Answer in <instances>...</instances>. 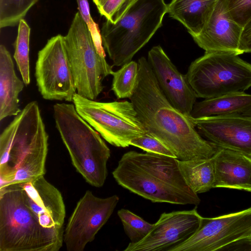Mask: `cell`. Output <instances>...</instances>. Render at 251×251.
Here are the masks:
<instances>
[{
  "label": "cell",
  "instance_id": "20",
  "mask_svg": "<svg viewBox=\"0 0 251 251\" xmlns=\"http://www.w3.org/2000/svg\"><path fill=\"white\" fill-rule=\"evenodd\" d=\"M25 83L17 75L9 51L0 46V120L16 116L21 111L19 96Z\"/></svg>",
  "mask_w": 251,
  "mask_h": 251
},
{
  "label": "cell",
  "instance_id": "8",
  "mask_svg": "<svg viewBox=\"0 0 251 251\" xmlns=\"http://www.w3.org/2000/svg\"><path fill=\"white\" fill-rule=\"evenodd\" d=\"M73 102L79 115L114 146L128 147L147 132L131 101L98 102L76 93Z\"/></svg>",
  "mask_w": 251,
  "mask_h": 251
},
{
  "label": "cell",
  "instance_id": "22",
  "mask_svg": "<svg viewBox=\"0 0 251 251\" xmlns=\"http://www.w3.org/2000/svg\"><path fill=\"white\" fill-rule=\"evenodd\" d=\"M251 108V94L245 92L229 93L195 102L190 117L242 114Z\"/></svg>",
  "mask_w": 251,
  "mask_h": 251
},
{
  "label": "cell",
  "instance_id": "32",
  "mask_svg": "<svg viewBox=\"0 0 251 251\" xmlns=\"http://www.w3.org/2000/svg\"><path fill=\"white\" fill-rule=\"evenodd\" d=\"M218 251H251V235L238 239Z\"/></svg>",
  "mask_w": 251,
  "mask_h": 251
},
{
  "label": "cell",
  "instance_id": "4",
  "mask_svg": "<svg viewBox=\"0 0 251 251\" xmlns=\"http://www.w3.org/2000/svg\"><path fill=\"white\" fill-rule=\"evenodd\" d=\"M63 242L43 227L20 183L0 186V251H58Z\"/></svg>",
  "mask_w": 251,
  "mask_h": 251
},
{
  "label": "cell",
  "instance_id": "10",
  "mask_svg": "<svg viewBox=\"0 0 251 251\" xmlns=\"http://www.w3.org/2000/svg\"><path fill=\"white\" fill-rule=\"evenodd\" d=\"M119 201L116 195L101 198L86 191L77 202L64 231L67 250L83 251L107 222Z\"/></svg>",
  "mask_w": 251,
  "mask_h": 251
},
{
  "label": "cell",
  "instance_id": "25",
  "mask_svg": "<svg viewBox=\"0 0 251 251\" xmlns=\"http://www.w3.org/2000/svg\"><path fill=\"white\" fill-rule=\"evenodd\" d=\"M113 76L112 90L118 99L130 98L133 93L138 75V62L133 61L126 64L116 72Z\"/></svg>",
  "mask_w": 251,
  "mask_h": 251
},
{
  "label": "cell",
  "instance_id": "31",
  "mask_svg": "<svg viewBox=\"0 0 251 251\" xmlns=\"http://www.w3.org/2000/svg\"><path fill=\"white\" fill-rule=\"evenodd\" d=\"M125 1L126 0H104L97 8L101 16L104 17L107 20L111 21Z\"/></svg>",
  "mask_w": 251,
  "mask_h": 251
},
{
  "label": "cell",
  "instance_id": "35",
  "mask_svg": "<svg viewBox=\"0 0 251 251\" xmlns=\"http://www.w3.org/2000/svg\"><path fill=\"white\" fill-rule=\"evenodd\" d=\"M242 114L245 116H247L251 117V108H250L247 111L244 112L243 113H242Z\"/></svg>",
  "mask_w": 251,
  "mask_h": 251
},
{
  "label": "cell",
  "instance_id": "34",
  "mask_svg": "<svg viewBox=\"0 0 251 251\" xmlns=\"http://www.w3.org/2000/svg\"><path fill=\"white\" fill-rule=\"evenodd\" d=\"M103 0H93L94 3L95 4L97 7L101 4Z\"/></svg>",
  "mask_w": 251,
  "mask_h": 251
},
{
  "label": "cell",
  "instance_id": "13",
  "mask_svg": "<svg viewBox=\"0 0 251 251\" xmlns=\"http://www.w3.org/2000/svg\"><path fill=\"white\" fill-rule=\"evenodd\" d=\"M202 217L197 206L189 210L164 212L146 236L129 243L125 251H168L190 238L198 229Z\"/></svg>",
  "mask_w": 251,
  "mask_h": 251
},
{
  "label": "cell",
  "instance_id": "18",
  "mask_svg": "<svg viewBox=\"0 0 251 251\" xmlns=\"http://www.w3.org/2000/svg\"><path fill=\"white\" fill-rule=\"evenodd\" d=\"M212 158L215 176L214 188L251 192V156L220 148Z\"/></svg>",
  "mask_w": 251,
  "mask_h": 251
},
{
  "label": "cell",
  "instance_id": "17",
  "mask_svg": "<svg viewBox=\"0 0 251 251\" xmlns=\"http://www.w3.org/2000/svg\"><path fill=\"white\" fill-rule=\"evenodd\" d=\"M30 207L45 228L64 233L66 210L61 192L44 176L20 183Z\"/></svg>",
  "mask_w": 251,
  "mask_h": 251
},
{
  "label": "cell",
  "instance_id": "19",
  "mask_svg": "<svg viewBox=\"0 0 251 251\" xmlns=\"http://www.w3.org/2000/svg\"><path fill=\"white\" fill-rule=\"evenodd\" d=\"M124 154L160 180L185 192L195 193L186 183L179 169L178 159L176 157L135 151H129Z\"/></svg>",
  "mask_w": 251,
  "mask_h": 251
},
{
  "label": "cell",
  "instance_id": "12",
  "mask_svg": "<svg viewBox=\"0 0 251 251\" xmlns=\"http://www.w3.org/2000/svg\"><path fill=\"white\" fill-rule=\"evenodd\" d=\"M112 175L120 185L152 202L197 206L201 202L197 194L185 192L160 180L124 154Z\"/></svg>",
  "mask_w": 251,
  "mask_h": 251
},
{
  "label": "cell",
  "instance_id": "30",
  "mask_svg": "<svg viewBox=\"0 0 251 251\" xmlns=\"http://www.w3.org/2000/svg\"><path fill=\"white\" fill-rule=\"evenodd\" d=\"M76 2L78 12L87 25L96 46L100 50L104 51L100 32L98 25L91 15L88 0H76Z\"/></svg>",
  "mask_w": 251,
  "mask_h": 251
},
{
  "label": "cell",
  "instance_id": "33",
  "mask_svg": "<svg viewBox=\"0 0 251 251\" xmlns=\"http://www.w3.org/2000/svg\"><path fill=\"white\" fill-rule=\"evenodd\" d=\"M239 50L244 53H251V18L243 27Z\"/></svg>",
  "mask_w": 251,
  "mask_h": 251
},
{
  "label": "cell",
  "instance_id": "29",
  "mask_svg": "<svg viewBox=\"0 0 251 251\" xmlns=\"http://www.w3.org/2000/svg\"><path fill=\"white\" fill-rule=\"evenodd\" d=\"M226 5L231 18L243 27L251 18V0H226Z\"/></svg>",
  "mask_w": 251,
  "mask_h": 251
},
{
  "label": "cell",
  "instance_id": "11",
  "mask_svg": "<svg viewBox=\"0 0 251 251\" xmlns=\"http://www.w3.org/2000/svg\"><path fill=\"white\" fill-rule=\"evenodd\" d=\"M251 235V207L214 218L202 217L196 231L168 251H218L221 248Z\"/></svg>",
  "mask_w": 251,
  "mask_h": 251
},
{
  "label": "cell",
  "instance_id": "14",
  "mask_svg": "<svg viewBox=\"0 0 251 251\" xmlns=\"http://www.w3.org/2000/svg\"><path fill=\"white\" fill-rule=\"evenodd\" d=\"M189 118L199 133L221 148L251 156V117L242 114Z\"/></svg>",
  "mask_w": 251,
  "mask_h": 251
},
{
  "label": "cell",
  "instance_id": "21",
  "mask_svg": "<svg viewBox=\"0 0 251 251\" xmlns=\"http://www.w3.org/2000/svg\"><path fill=\"white\" fill-rule=\"evenodd\" d=\"M218 0H172L167 13L182 24L193 38L202 30Z\"/></svg>",
  "mask_w": 251,
  "mask_h": 251
},
{
  "label": "cell",
  "instance_id": "23",
  "mask_svg": "<svg viewBox=\"0 0 251 251\" xmlns=\"http://www.w3.org/2000/svg\"><path fill=\"white\" fill-rule=\"evenodd\" d=\"M181 173L189 187L196 194L214 188L215 169L212 158L181 161Z\"/></svg>",
  "mask_w": 251,
  "mask_h": 251
},
{
  "label": "cell",
  "instance_id": "2",
  "mask_svg": "<svg viewBox=\"0 0 251 251\" xmlns=\"http://www.w3.org/2000/svg\"><path fill=\"white\" fill-rule=\"evenodd\" d=\"M48 139L38 103L32 101L0 135V186L44 176Z\"/></svg>",
  "mask_w": 251,
  "mask_h": 251
},
{
  "label": "cell",
  "instance_id": "24",
  "mask_svg": "<svg viewBox=\"0 0 251 251\" xmlns=\"http://www.w3.org/2000/svg\"><path fill=\"white\" fill-rule=\"evenodd\" d=\"M30 28L26 22L23 19L18 24L17 36L15 42L13 57L25 85L29 84V40Z\"/></svg>",
  "mask_w": 251,
  "mask_h": 251
},
{
  "label": "cell",
  "instance_id": "5",
  "mask_svg": "<svg viewBox=\"0 0 251 251\" xmlns=\"http://www.w3.org/2000/svg\"><path fill=\"white\" fill-rule=\"evenodd\" d=\"M53 117L76 170L91 185L102 186L110 151L100 134L79 115L74 104L56 103Z\"/></svg>",
  "mask_w": 251,
  "mask_h": 251
},
{
  "label": "cell",
  "instance_id": "27",
  "mask_svg": "<svg viewBox=\"0 0 251 251\" xmlns=\"http://www.w3.org/2000/svg\"><path fill=\"white\" fill-rule=\"evenodd\" d=\"M117 214L122 221L124 231L131 243H137L142 240L153 226V224L147 222L127 209L119 210Z\"/></svg>",
  "mask_w": 251,
  "mask_h": 251
},
{
  "label": "cell",
  "instance_id": "7",
  "mask_svg": "<svg viewBox=\"0 0 251 251\" xmlns=\"http://www.w3.org/2000/svg\"><path fill=\"white\" fill-rule=\"evenodd\" d=\"M64 38L77 93L95 100L103 89V79L112 75V66L107 62L104 51L96 46L78 11Z\"/></svg>",
  "mask_w": 251,
  "mask_h": 251
},
{
  "label": "cell",
  "instance_id": "6",
  "mask_svg": "<svg viewBox=\"0 0 251 251\" xmlns=\"http://www.w3.org/2000/svg\"><path fill=\"white\" fill-rule=\"evenodd\" d=\"M186 75L197 97L204 99L251 87V64L231 52H205L191 63Z\"/></svg>",
  "mask_w": 251,
  "mask_h": 251
},
{
  "label": "cell",
  "instance_id": "1",
  "mask_svg": "<svg viewBox=\"0 0 251 251\" xmlns=\"http://www.w3.org/2000/svg\"><path fill=\"white\" fill-rule=\"evenodd\" d=\"M138 75L129 98L147 132L179 160L211 158L220 147L204 139L189 117L174 107L160 89L147 59H138Z\"/></svg>",
  "mask_w": 251,
  "mask_h": 251
},
{
  "label": "cell",
  "instance_id": "16",
  "mask_svg": "<svg viewBox=\"0 0 251 251\" xmlns=\"http://www.w3.org/2000/svg\"><path fill=\"white\" fill-rule=\"evenodd\" d=\"M243 27L230 17L226 0H218L201 33L193 39L205 52L243 54L239 44Z\"/></svg>",
  "mask_w": 251,
  "mask_h": 251
},
{
  "label": "cell",
  "instance_id": "26",
  "mask_svg": "<svg viewBox=\"0 0 251 251\" xmlns=\"http://www.w3.org/2000/svg\"><path fill=\"white\" fill-rule=\"evenodd\" d=\"M39 0H0V28L18 25Z\"/></svg>",
  "mask_w": 251,
  "mask_h": 251
},
{
  "label": "cell",
  "instance_id": "9",
  "mask_svg": "<svg viewBox=\"0 0 251 251\" xmlns=\"http://www.w3.org/2000/svg\"><path fill=\"white\" fill-rule=\"evenodd\" d=\"M35 77L44 99L73 101L76 87L64 36H53L38 51Z\"/></svg>",
  "mask_w": 251,
  "mask_h": 251
},
{
  "label": "cell",
  "instance_id": "3",
  "mask_svg": "<svg viewBox=\"0 0 251 251\" xmlns=\"http://www.w3.org/2000/svg\"><path fill=\"white\" fill-rule=\"evenodd\" d=\"M167 12L164 0H126L100 30L113 66H123L131 61L161 26Z\"/></svg>",
  "mask_w": 251,
  "mask_h": 251
},
{
  "label": "cell",
  "instance_id": "28",
  "mask_svg": "<svg viewBox=\"0 0 251 251\" xmlns=\"http://www.w3.org/2000/svg\"><path fill=\"white\" fill-rule=\"evenodd\" d=\"M130 145L138 147L146 152L176 157L164 144L147 132L143 135L133 139L130 142Z\"/></svg>",
  "mask_w": 251,
  "mask_h": 251
},
{
  "label": "cell",
  "instance_id": "15",
  "mask_svg": "<svg viewBox=\"0 0 251 251\" xmlns=\"http://www.w3.org/2000/svg\"><path fill=\"white\" fill-rule=\"evenodd\" d=\"M148 62L170 103L189 117L197 98L186 75L180 73L160 46L149 51Z\"/></svg>",
  "mask_w": 251,
  "mask_h": 251
}]
</instances>
